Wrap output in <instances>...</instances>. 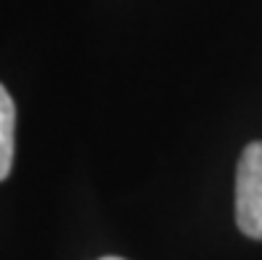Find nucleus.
<instances>
[{"label": "nucleus", "instance_id": "1", "mask_svg": "<svg viewBox=\"0 0 262 260\" xmlns=\"http://www.w3.org/2000/svg\"><path fill=\"white\" fill-rule=\"evenodd\" d=\"M236 223L241 234L262 242V141L246 146L236 167Z\"/></svg>", "mask_w": 262, "mask_h": 260}, {"label": "nucleus", "instance_id": "3", "mask_svg": "<svg viewBox=\"0 0 262 260\" xmlns=\"http://www.w3.org/2000/svg\"><path fill=\"white\" fill-rule=\"evenodd\" d=\"M101 260H125V257H117V255H106V257H101Z\"/></svg>", "mask_w": 262, "mask_h": 260}, {"label": "nucleus", "instance_id": "2", "mask_svg": "<svg viewBox=\"0 0 262 260\" xmlns=\"http://www.w3.org/2000/svg\"><path fill=\"white\" fill-rule=\"evenodd\" d=\"M13 130H16V106L11 93L0 85V181H6L13 165Z\"/></svg>", "mask_w": 262, "mask_h": 260}]
</instances>
